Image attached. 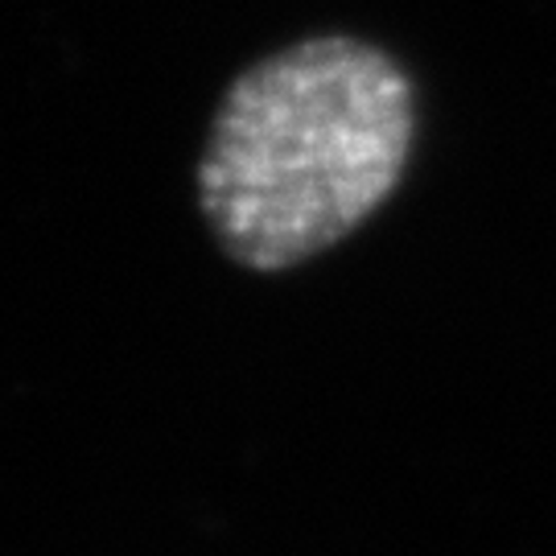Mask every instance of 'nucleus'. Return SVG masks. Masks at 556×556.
I'll list each match as a JSON object with an SVG mask.
<instances>
[{"instance_id":"nucleus-1","label":"nucleus","mask_w":556,"mask_h":556,"mask_svg":"<svg viewBox=\"0 0 556 556\" xmlns=\"http://www.w3.org/2000/svg\"><path fill=\"white\" fill-rule=\"evenodd\" d=\"M408 140L413 87L383 50L298 41L223 96L199 174L202 211L243 264H298L392 194Z\"/></svg>"}]
</instances>
